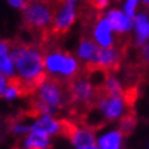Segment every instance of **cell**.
<instances>
[{
	"label": "cell",
	"instance_id": "1",
	"mask_svg": "<svg viewBox=\"0 0 149 149\" xmlns=\"http://www.w3.org/2000/svg\"><path fill=\"white\" fill-rule=\"evenodd\" d=\"M58 7V0H26L21 8L23 27L38 36L37 42H40L44 34L52 27Z\"/></svg>",
	"mask_w": 149,
	"mask_h": 149
},
{
	"label": "cell",
	"instance_id": "2",
	"mask_svg": "<svg viewBox=\"0 0 149 149\" xmlns=\"http://www.w3.org/2000/svg\"><path fill=\"white\" fill-rule=\"evenodd\" d=\"M111 30H112V26L107 18H103L96 25V27L93 29V37L96 38L99 45L105 47V48H113L115 41L112 40Z\"/></svg>",
	"mask_w": 149,
	"mask_h": 149
},
{
	"label": "cell",
	"instance_id": "3",
	"mask_svg": "<svg viewBox=\"0 0 149 149\" xmlns=\"http://www.w3.org/2000/svg\"><path fill=\"white\" fill-rule=\"evenodd\" d=\"M30 133H40L48 137L51 134H60V120H56L51 115H44L32 126Z\"/></svg>",
	"mask_w": 149,
	"mask_h": 149
},
{
	"label": "cell",
	"instance_id": "4",
	"mask_svg": "<svg viewBox=\"0 0 149 149\" xmlns=\"http://www.w3.org/2000/svg\"><path fill=\"white\" fill-rule=\"evenodd\" d=\"M107 19L109 21L111 26L115 32H118L119 34H125L126 32H129L131 29V21L130 17L125 15L123 13L118 11V10H111L107 14Z\"/></svg>",
	"mask_w": 149,
	"mask_h": 149
},
{
	"label": "cell",
	"instance_id": "5",
	"mask_svg": "<svg viewBox=\"0 0 149 149\" xmlns=\"http://www.w3.org/2000/svg\"><path fill=\"white\" fill-rule=\"evenodd\" d=\"M100 48L97 47L95 41L92 40V34H86L84 33L81 36V42L78 47V56L85 60V63L91 62L92 59L95 58V55L97 54V51Z\"/></svg>",
	"mask_w": 149,
	"mask_h": 149
},
{
	"label": "cell",
	"instance_id": "6",
	"mask_svg": "<svg viewBox=\"0 0 149 149\" xmlns=\"http://www.w3.org/2000/svg\"><path fill=\"white\" fill-rule=\"evenodd\" d=\"M72 144L77 149H91L95 146V131L79 125V131L74 138Z\"/></svg>",
	"mask_w": 149,
	"mask_h": 149
},
{
	"label": "cell",
	"instance_id": "7",
	"mask_svg": "<svg viewBox=\"0 0 149 149\" xmlns=\"http://www.w3.org/2000/svg\"><path fill=\"white\" fill-rule=\"evenodd\" d=\"M134 25H136V32H137V47H144L145 41L149 38V21L148 18L140 14L134 18Z\"/></svg>",
	"mask_w": 149,
	"mask_h": 149
},
{
	"label": "cell",
	"instance_id": "8",
	"mask_svg": "<svg viewBox=\"0 0 149 149\" xmlns=\"http://www.w3.org/2000/svg\"><path fill=\"white\" fill-rule=\"evenodd\" d=\"M122 133L119 130L109 131L99 138L100 149H120L122 148Z\"/></svg>",
	"mask_w": 149,
	"mask_h": 149
},
{
	"label": "cell",
	"instance_id": "9",
	"mask_svg": "<svg viewBox=\"0 0 149 149\" xmlns=\"http://www.w3.org/2000/svg\"><path fill=\"white\" fill-rule=\"evenodd\" d=\"M136 125H137L136 111H134V109H127L126 112H125V115H123V116L120 118V120H119V129H118V130L122 133L123 137H127L133 133Z\"/></svg>",
	"mask_w": 149,
	"mask_h": 149
},
{
	"label": "cell",
	"instance_id": "10",
	"mask_svg": "<svg viewBox=\"0 0 149 149\" xmlns=\"http://www.w3.org/2000/svg\"><path fill=\"white\" fill-rule=\"evenodd\" d=\"M49 146V137L40 133H30L25 141V149H48Z\"/></svg>",
	"mask_w": 149,
	"mask_h": 149
},
{
	"label": "cell",
	"instance_id": "11",
	"mask_svg": "<svg viewBox=\"0 0 149 149\" xmlns=\"http://www.w3.org/2000/svg\"><path fill=\"white\" fill-rule=\"evenodd\" d=\"M1 72L6 77H11L14 72V63L10 58V48L7 40L1 41Z\"/></svg>",
	"mask_w": 149,
	"mask_h": 149
},
{
	"label": "cell",
	"instance_id": "12",
	"mask_svg": "<svg viewBox=\"0 0 149 149\" xmlns=\"http://www.w3.org/2000/svg\"><path fill=\"white\" fill-rule=\"evenodd\" d=\"M86 4H89L93 10L101 13L109 4V0H86Z\"/></svg>",
	"mask_w": 149,
	"mask_h": 149
},
{
	"label": "cell",
	"instance_id": "13",
	"mask_svg": "<svg viewBox=\"0 0 149 149\" xmlns=\"http://www.w3.org/2000/svg\"><path fill=\"white\" fill-rule=\"evenodd\" d=\"M136 6H137V0H127L126 6H125V11H126V15L133 18L134 17V11H136Z\"/></svg>",
	"mask_w": 149,
	"mask_h": 149
},
{
	"label": "cell",
	"instance_id": "14",
	"mask_svg": "<svg viewBox=\"0 0 149 149\" xmlns=\"http://www.w3.org/2000/svg\"><path fill=\"white\" fill-rule=\"evenodd\" d=\"M8 1L14 6V7H19V8H22L26 0H8Z\"/></svg>",
	"mask_w": 149,
	"mask_h": 149
},
{
	"label": "cell",
	"instance_id": "15",
	"mask_svg": "<svg viewBox=\"0 0 149 149\" xmlns=\"http://www.w3.org/2000/svg\"><path fill=\"white\" fill-rule=\"evenodd\" d=\"M142 1H144V3H145L146 6H149V0H142Z\"/></svg>",
	"mask_w": 149,
	"mask_h": 149
},
{
	"label": "cell",
	"instance_id": "16",
	"mask_svg": "<svg viewBox=\"0 0 149 149\" xmlns=\"http://www.w3.org/2000/svg\"><path fill=\"white\" fill-rule=\"evenodd\" d=\"M91 149H100V148H96V146H93V148H91Z\"/></svg>",
	"mask_w": 149,
	"mask_h": 149
}]
</instances>
